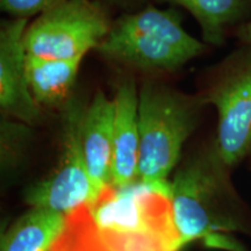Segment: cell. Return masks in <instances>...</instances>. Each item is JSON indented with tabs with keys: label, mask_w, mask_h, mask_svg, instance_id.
<instances>
[{
	"label": "cell",
	"mask_w": 251,
	"mask_h": 251,
	"mask_svg": "<svg viewBox=\"0 0 251 251\" xmlns=\"http://www.w3.org/2000/svg\"><path fill=\"white\" fill-rule=\"evenodd\" d=\"M27 19H12L0 28V106L5 114L23 124L40 119V105L31 93L27 78L25 34Z\"/></svg>",
	"instance_id": "obj_8"
},
{
	"label": "cell",
	"mask_w": 251,
	"mask_h": 251,
	"mask_svg": "<svg viewBox=\"0 0 251 251\" xmlns=\"http://www.w3.org/2000/svg\"><path fill=\"white\" fill-rule=\"evenodd\" d=\"M103 9L90 0H64L40 14L27 27L28 55L54 59H83L111 30Z\"/></svg>",
	"instance_id": "obj_5"
},
{
	"label": "cell",
	"mask_w": 251,
	"mask_h": 251,
	"mask_svg": "<svg viewBox=\"0 0 251 251\" xmlns=\"http://www.w3.org/2000/svg\"><path fill=\"white\" fill-rule=\"evenodd\" d=\"M221 65L203 98L218 112L215 149L228 168L251 149V46Z\"/></svg>",
	"instance_id": "obj_7"
},
{
	"label": "cell",
	"mask_w": 251,
	"mask_h": 251,
	"mask_svg": "<svg viewBox=\"0 0 251 251\" xmlns=\"http://www.w3.org/2000/svg\"><path fill=\"white\" fill-rule=\"evenodd\" d=\"M203 241H205L206 246L216 248V249L227 251H247L246 248L241 246L235 238L228 236L227 234H213L211 236L206 237Z\"/></svg>",
	"instance_id": "obj_16"
},
{
	"label": "cell",
	"mask_w": 251,
	"mask_h": 251,
	"mask_svg": "<svg viewBox=\"0 0 251 251\" xmlns=\"http://www.w3.org/2000/svg\"><path fill=\"white\" fill-rule=\"evenodd\" d=\"M68 226V215L31 207L20 216L1 241V251H51Z\"/></svg>",
	"instance_id": "obj_12"
},
{
	"label": "cell",
	"mask_w": 251,
	"mask_h": 251,
	"mask_svg": "<svg viewBox=\"0 0 251 251\" xmlns=\"http://www.w3.org/2000/svg\"><path fill=\"white\" fill-rule=\"evenodd\" d=\"M249 153H250V155H251V149H250V152H249Z\"/></svg>",
	"instance_id": "obj_19"
},
{
	"label": "cell",
	"mask_w": 251,
	"mask_h": 251,
	"mask_svg": "<svg viewBox=\"0 0 251 251\" xmlns=\"http://www.w3.org/2000/svg\"><path fill=\"white\" fill-rule=\"evenodd\" d=\"M85 109L76 98L65 103L58 163L48 177L27 190L26 202L31 207L69 215L81 207H91L98 198L81 148V122Z\"/></svg>",
	"instance_id": "obj_6"
},
{
	"label": "cell",
	"mask_w": 251,
	"mask_h": 251,
	"mask_svg": "<svg viewBox=\"0 0 251 251\" xmlns=\"http://www.w3.org/2000/svg\"><path fill=\"white\" fill-rule=\"evenodd\" d=\"M176 9L148 7L111 27L98 51L109 61L146 72L175 71L198 57L205 45L184 29Z\"/></svg>",
	"instance_id": "obj_3"
},
{
	"label": "cell",
	"mask_w": 251,
	"mask_h": 251,
	"mask_svg": "<svg viewBox=\"0 0 251 251\" xmlns=\"http://www.w3.org/2000/svg\"><path fill=\"white\" fill-rule=\"evenodd\" d=\"M72 234V251H109L100 242L89 207H81L68 215Z\"/></svg>",
	"instance_id": "obj_14"
},
{
	"label": "cell",
	"mask_w": 251,
	"mask_h": 251,
	"mask_svg": "<svg viewBox=\"0 0 251 251\" xmlns=\"http://www.w3.org/2000/svg\"><path fill=\"white\" fill-rule=\"evenodd\" d=\"M51 251H72V234L71 229L69 227V222L64 234L62 235V237L59 238Z\"/></svg>",
	"instance_id": "obj_17"
},
{
	"label": "cell",
	"mask_w": 251,
	"mask_h": 251,
	"mask_svg": "<svg viewBox=\"0 0 251 251\" xmlns=\"http://www.w3.org/2000/svg\"><path fill=\"white\" fill-rule=\"evenodd\" d=\"M64 0H0L1 9L15 19H27L42 14Z\"/></svg>",
	"instance_id": "obj_15"
},
{
	"label": "cell",
	"mask_w": 251,
	"mask_h": 251,
	"mask_svg": "<svg viewBox=\"0 0 251 251\" xmlns=\"http://www.w3.org/2000/svg\"><path fill=\"white\" fill-rule=\"evenodd\" d=\"M186 8L201 28L202 39L215 47L225 42L229 27L251 13V0H164Z\"/></svg>",
	"instance_id": "obj_13"
},
{
	"label": "cell",
	"mask_w": 251,
	"mask_h": 251,
	"mask_svg": "<svg viewBox=\"0 0 251 251\" xmlns=\"http://www.w3.org/2000/svg\"><path fill=\"white\" fill-rule=\"evenodd\" d=\"M139 92L131 78L118 85L114 98L112 186L126 188L139 179Z\"/></svg>",
	"instance_id": "obj_9"
},
{
	"label": "cell",
	"mask_w": 251,
	"mask_h": 251,
	"mask_svg": "<svg viewBox=\"0 0 251 251\" xmlns=\"http://www.w3.org/2000/svg\"><path fill=\"white\" fill-rule=\"evenodd\" d=\"M81 58L54 59L28 55L27 78L36 102L46 107L65 106L77 79Z\"/></svg>",
	"instance_id": "obj_11"
},
{
	"label": "cell",
	"mask_w": 251,
	"mask_h": 251,
	"mask_svg": "<svg viewBox=\"0 0 251 251\" xmlns=\"http://www.w3.org/2000/svg\"><path fill=\"white\" fill-rule=\"evenodd\" d=\"M100 242L109 251H179L171 205V183L137 180L126 188L107 185L89 207Z\"/></svg>",
	"instance_id": "obj_1"
},
{
	"label": "cell",
	"mask_w": 251,
	"mask_h": 251,
	"mask_svg": "<svg viewBox=\"0 0 251 251\" xmlns=\"http://www.w3.org/2000/svg\"><path fill=\"white\" fill-rule=\"evenodd\" d=\"M203 102L162 84H143L139 92L137 180L149 185L169 183L184 143L196 129Z\"/></svg>",
	"instance_id": "obj_4"
},
{
	"label": "cell",
	"mask_w": 251,
	"mask_h": 251,
	"mask_svg": "<svg viewBox=\"0 0 251 251\" xmlns=\"http://www.w3.org/2000/svg\"><path fill=\"white\" fill-rule=\"evenodd\" d=\"M236 35L246 46H251V20L246 21L238 27Z\"/></svg>",
	"instance_id": "obj_18"
},
{
	"label": "cell",
	"mask_w": 251,
	"mask_h": 251,
	"mask_svg": "<svg viewBox=\"0 0 251 251\" xmlns=\"http://www.w3.org/2000/svg\"><path fill=\"white\" fill-rule=\"evenodd\" d=\"M114 100L101 91L96 93L87 106L81 122V148L87 172L96 193L112 181Z\"/></svg>",
	"instance_id": "obj_10"
},
{
	"label": "cell",
	"mask_w": 251,
	"mask_h": 251,
	"mask_svg": "<svg viewBox=\"0 0 251 251\" xmlns=\"http://www.w3.org/2000/svg\"><path fill=\"white\" fill-rule=\"evenodd\" d=\"M215 146L190 159L171 183V205L180 244L242 229L236 197Z\"/></svg>",
	"instance_id": "obj_2"
}]
</instances>
